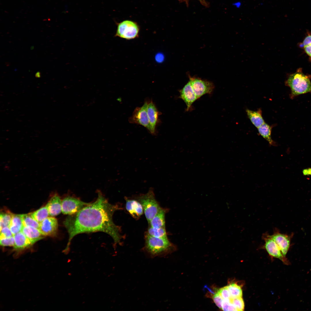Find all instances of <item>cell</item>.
<instances>
[{
  "mask_svg": "<svg viewBox=\"0 0 311 311\" xmlns=\"http://www.w3.org/2000/svg\"><path fill=\"white\" fill-rule=\"evenodd\" d=\"M121 209L117 204L109 203L101 192L98 191L95 201L90 203L77 213L69 215L64 221L63 224L69 236L64 253H69L73 238L82 233L104 232L111 237L115 245L120 244L123 238L121 228L113 222V215L115 212Z\"/></svg>",
  "mask_w": 311,
  "mask_h": 311,
  "instance_id": "cell-1",
  "label": "cell"
},
{
  "mask_svg": "<svg viewBox=\"0 0 311 311\" xmlns=\"http://www.w3.org/2000/svg\"><path fill=\"white\" fill-rule=\"evenodd\" d=\"M143 250L150 257H164L175 250V245L168 238L155 237L146 233Z\"/></svg>",
  "mask_w": 311,
  "mask_h": 311,
  "instance_id": "cell-2",
  "label": "cell"
},
{
  "mask_svg": "<svg viewBox=\"0 0 311 311\" xmlns=\"http://www.w3.org/2000/svg\"><path fill=\"white\" fill-rule=\"evenodd\" d=\"M291 91L290 98L311 92V82L308 76L299 72L291 75L285 82Z\"/></svg>",
  "mask_w": 311,
  "mask_h": 311,
  "instance_id": "cell-3",
  "label": "cell"
},
{
  "mask_svg": "<svg viewBox=\"0 0 311 311\" xmlns=\"http://www.w3.org/2000/svg\"><path fill=\"white\" fill-rule=\"evenodd\" d=\"M134 198L141 204L148 223L162 208L156 199L152 187H150L147 193L135 196Z\"/></svg>",
  "mask_w": 311,
  "mask_h": 311,
  "instance_id": "cell-4",
  "label": "cell"
},
{
  "mask_svg": "<svg viewBox=\"0 0 311 311\" xmlns=\"http://www.w3.org/2000/svg\"><path fill=\"white\" fill-rule=\"evenodd\" d=\"M115 36L127 40L134 39L139 37V29L136 23L126 20L117 24Z\"/></svg>",
  "mask_w": 311,
  "mask_h": 311,
  "instance_id": "cell-5",
  "label": "cell"
},
{
  "mask_svg": "<svg viewBox=\"0 0 311 311\" xmlns=\"http://www.w3.org/2000/svg\"><path fill=\"white\" fill-rule=\"evenodd\" d=\"M90 203L84 202L78 198L68 196L62 201V212L64 214L73 215Z\"/></svg>",
  "mask_w": 311,
  "mask_h": 311,
  "instance_id": "cell-6",
  "label": "cell"
},
{
  "mask_svg": "<svg viewBox=\"0 0 311 311\" xmlns=\"http://www.w3.org/2000/svg\"><path fill=\"white\" fill-rule=\"evenodd\" d=\"M189 79L198 99L204 95L211 94L214 88L213 84L209 81L190 76Z\"/></svg>",
  "mask_w": 311,
  "mask_h": 311,
  "instance_id": "cell-7",
  "label": "cell"
},
{
  "mask_svg": "<svg viewBox=\"0 0 311 311\" xmlns=\"http://www.w3.org/2000/svg\"><path fill=\"white\" fill-rule=\"evenodd\" d=\"M149 102H145L141 107L134 109L132 116L129 118V122L141 125L146 128L150 132L151 129L147 113Z\"/></svg>",
  "mask_w": 311,
  "mask_h": 311,
  "instance_id": "cell-8",
  "label": "cell"
},
{
  "mask_svg": "<svg viewBox=\"0 0 311 311\" xmlns=\"http://www.w3.org/2000/svg\"><path fill=\"white\" fill-rule=\"evenodd\" d=\"M58 228L57 219L54 217H48L39 223L38 230L44 236H53L56 234Z\"/></svg>",
  "mask_w": 311,
  "mask_h": 311,
  "instance_id": "cell-9",
  "label": "cell"
},
{
  "mask_svg": "<svg viewBox=\"0 0 311 311\" xmlns=\"http://www.w3.org/2000/svg\"><path fill=\"white\" fill-rule=\"evenodd\" d=\"M263 238L265 241L264 247L269 254L284 262V256L277 244L270 235L265 234L263 236Z\"/></svg>",
  "mask_w": 311,
  "mask_h": 311,
  "instance_id": "cell-10",
  "label": "cell"
},
{
  "mask_svg": "<svg viewBox=\"0 0 311 311\" xmlns=\"http://www.w3.org/2000/svg\"><path fill=\"white\" fill-rule=\"evenodd\" d=\"M179 98L182 99L186 106V111L190 109L193 103L198 99L192 89L189 81L179 91Z\"/></svg>",
  "mask_w": 311,
  "mask_h": 311,
  "instance_id": "cell-11",
  "label": "cell"
},
{
  "mask_svg": "<svg viewBox=\"0 0 311 311\" xmlns=\"http://www.w3.org/2000/svg\"><path fill=\"white\" fill-rule=\"evenodd\" d=\"M270 236L275 242L284 257L287 254L290 244V237L282 234L277 230L275 231Z\"/></svg>",
  "mask_w": 311,
  "mask_h": 311,
  "instance_id": "cell-12",
  "label": "cell"
},
{
  "mask_svg": "<svg viewBox=\"0 0 311 311\" xmlns=\"http://www.w3.org/2000/svg\"><path fill=\"white\" fill-rule=\"evenodd\" d=\"M126 201V208L134 219H139L144 212L143 206L137 200L125 198Z\"/></svg>",
  "mask_w": 311,
  "mask_h": 311,
  "instance_id": "cell-13",
  "label": "cell"
},
{
  "mask_svg": "<svg viewBox=\"0 0 311 311\" xmlns=\"http://www.w3.org/2000/svg\"><path fill=\"white\" fill-rule=\"evenodd\" d=\"M147 113L151 129L150 133L153 135H155L156 127L159 121V112L152 100L149 102Z\"/></svg>",
  "mask_w": 311,
  "mask_h": 311,
  "instance_id": "cell-14",
  "label": "cell"
},
{
  "mask_svg": "<svg viewBox=\"0 0 311 311\" xmlns=\"http://www.w3.org/2000/svg\"><path fill=\"white\" fill-rule=\"evenodd\" d=\"M15 244L14 249L18 252L28 248L34 243L26 237L21 232H20L14 235Z\"/></svg>",
  "mask_w": 311,
  "mask_h": 311,
  "instance_id": "cell-15",
  "label": "cell"
},
{
  "mask_svg": "<svg viewBox=\"0 0 311 311\" xmlns=\"http://www.w3.org/2000/svg\"><path fill=\"white\" fill-rule=\"evenodd\" d=\"M62 202L60 196L55 193L46 204L49 214L51 216H56L62 211Z\"/></svg>",
  "mask_w": 311,
  "mask_h": 311,
  "instance_id": "cell-16",
  "label": "cell"
},
{
  "mask_svg": "<svg viewBox=\"0 0 311 311\" xmlns=\"http://www.w3.org/2000/svg\"><path fill=\"white\" fill-rule=\"evenodd\" d=\"M245 111L248 118L252 123L257 128L265 123L262 116V111L261 109L259 108L257 111H253L246 109Z\"/></svg>",
  "mask_w": 311,
  "mask_h": 311,
  "instance_id": "cell-17",
  "label": "cell"
},
{
  "mask_svg": "<svg viewBox=\"0 0 311 311\" xmlns=\"http://www.w3.org/2000/svg\"><path fill=\"white\" fill-rule=\"evenodd\" d=\"M21 231L34 243L44 237L38 229L31 226H23Z\"/></svg>",
  "mask_w": 311,
  "mask_h": 311,
  "instance_id": "cell-18",
  "label": "cell"
},
{
  "mask_svg": "<svg viewBox=\"0 0 311 311\" xmlns=\"http://www.w3.org/2000/svg\"><path fill=\"white\" fill-rule=\"evenodd\" d=\"M166 210L162 208L148 223L149 226L154 227H165V215Z\"/></svg>",
  "mask_w": 311,
  "mask_h": 311,
  "instance_id": "cell-19",
  "label": "cell"
},
{
  "mask_svg": "<svg viewBox=\"0 0 311 311\" xmlns=\"http://www.w3.org/2000/svg\"><path fill=\"white\" fill-rule=\"evenodd\" d=\"M272 126H270L265 122L258 128L259 133L267 141L270 145L275 146L276 143L272 139L271 134Z\"/></svg>",
  "mask_w": 311,
  "mask_h": 311,
  "instance_id": "cell-20",
  "label": "cell"
},
{
  "mask_svg": "<svg viewBox=\"0 0 311 311\" xmlns=\"http://www.w3.org/2000/svg\"><path fill=\"white\" fill-rule=\"evenodd\" d=\"M23 226L21 215L13 214L9 227L13 236L21 231Z\"/></svg>",
  "mask_w": 311,
  "mask_h": 311,
  "instance_id": "cell-21",
  "label": "cell"
},
{
  "mask_svg": "<svg viewBox=\"0 0 311 311\" xmlns=\"http://www.w3.org/2000/svg\"><path fill=\"white\" fill-rule=\"evenodd\" d=\"M30 214L39 223L48 217L49 215L46 205L30 213Z\"/></svg>",
  "mask_w": 311,
  "mask_h": 311,
  "instance_id": "cell-22",
  "label": "cell"
},
{
  "mask_svg": "<svg viewBox=\"0 0 311 311\" xmlns=\"http://www.w3.org/2000/svg\"><path fill=\"white\" fill-rule=\"evenodd\" d=\"M146 233L156 238H168L165 227H154L149 226Z\"/></svg>",
  "mask_w": 311,
  "mask_h": 311,
  "instance_id": "cell-23",
  "label": "cell"
},
{
  "mask_svg": "<svg viewBox=\"0 0 311 311\" xmlns=\"http://www.w3.org/2000/svg\"><path fill=\"white\" fill-rule=\"evenodd\" d=\"M23 226H31L38 229L39 223L31 216L30 213L21 215Z\"/></svg>",
  "mask_w": 311,
  "mask_h": 311,
  "instance_id": "cell-24",
  "label": "cell"
},
{
  "mask_svg": "<svg viewBox=\"0 0 311 311\" xmlns=\"http://www.w3.org/2000/svg\"><path fill=\"white\" fill-rule=\"evenodd\" d=\"M13 214L9 211L1 212L0 215V230L3 227H9Z\"/></svg>",
  "mask_w": 311,
  "mask_h": 311,
  "instance_id": "cell-25",
  "label": "cell"
},
{
  "mask_svg": "<svg viewBox=\"0 0 311 311\" xmlns=\"http://www.w3.org/2000/svg\"><path fill=\"white\" fill-rule=\"evenodd\" d=\"M232 298L242 297V290L241 287L237 283H232L227 286Z\"/></svg>",
  "mask_w": 311,
  "mask_h": 311,
  "instance_id": "cell-26",
  "label": "cell"
},
{
  "mask_svg": "<svg viewBox=\"0 0 311 311\" xmlns=\"http://www.w3.org/2000/svg\"><path fill=\"white\" fill-rule=\"evenodd\" d=\"M231 302L235 306L238 311H243L244 309V303L242 297L231 298Z\"/></svg>",
  "mask_w": 311,
  "mask_h": 311,
  "instance_id": "cell-27",
  "label": "cell"
},
{
  "mask_svg": "<svg viewBox=\"0 0 311 311\" xmlns=\"http://www.w3.org/2000/svg\"><path fill=\"white\" fill-rule=\"evenodd\" d=\"M216 292L221 297L223 300L230 299L232 298L227 286L219 289Z\"/></svg>",
  "mask_w": 311,
  "mask_h": 311,
  "instance_id": "cell-28",
  "label": "cell"
},
{
  "mask_svg": "<svg viewBox=\"0 0 311 311\" xmlns=\"http://www.w3.org/2000/svg\"><path fill=\"white\" fill-rule=\"evenodd\" d=\"M221 309L224 311H237L236 308L231 302L230 299L223 300Z\"/></svg>",
  "mask_w": 311,
  "mask_h": 311,
  "instance_id": "cell-29",
  "label": "cell"
},
{
  "mask_svg": "<svg viewBox=\"0 0 311 311\" xmlns=\"http://www.w3.org/2000/svg\"><path fill=\"white\" fill-rule=\"evenodd\" d=\"M0 244L3 246H13L15 244L14 236L10 237L0 239Z\"/></svg>",
  "mask_w": 311,
  "mask_h": 311,
  "instance_id": "cell-30",
  "label": "cell"
},
{
  "mask_svg": "<svg viewBox=\"0 0 311 311\" xmlns=\"http://www.w3.org/2000/svg\"><path fill=\"white\" fill-rule=\"evenodd\" d=\"M0 230V239L8 238L14 236L9 227H3Z\"/></svg>",
  "mask_w": 311,
  "mask_h": 311,
  "instance_id": "cell-31",
  "label": "cell"
},
{
  "mask_svg": "<svg viewBox=\"0 0 311 311\" xmlns=\"http://www.w3.org/2000/svg\"><path fill=\"white\" fill-rule=\"evenodd\" d=\"M212 299L217 306L221 309L223 299L217 292L214 294L212 296Z\"/></svg>",
  "mask_w": 311,
  "mask_h": 311,
  "instance_id": "cell-32",
  "label": "cell"
},
{
  "mask_svg": "<svg viewBox=\"0 0 311 311\" xmlns=\"http://www.w3.org/2000/svg\"><path fill=\"white\" fill-rule=\"evenodd\" d=\"M302 172L303 175L305 176H311V168H304L302 170Z\"/></svg>",
  "mask_w": 311,
  "mask_h": 311,
  "instance_id": "cell-33",
  "label": "cell"
},
{
  "mask_svg": "<svg viewBox=\"0 0 311 311\" xmlns=\"http://www.w3.org/2000/svg\"><path fill=\"white\" fill-rule=\"evenodd\" d=\"M304 46L309 45H311V35H309L306 37L303 42Z\"/></svg>",
  "mask_w": 311,
  "mask_h": 311,
  "instance_id": "cell-34",
  "label": "cell"
},
{
  "mask_svg": "<svg viewBox=\"0 0 311 311\" xmlns=\"http://www.w3.org/2000/svg\"><path fill=\"white\" fill-rule=\"evenodd\" d=\"M304 49L306 54L311 57V45L304 46Z\"/></svg>",
  "mask_w": 311,
  "mask_h": 311,
  "instance_id": "cell-35",
  "label": "cell"
},
{
  "mask_svg": "<svg viewBox=\"0 0 311 311\" xmlns=\"http://www.w3.org/2000/svg\"><path fill=\"white\" fill-rule=\"evenodd\" d=\"M155 58L156 61L159 62H161L163 60L164 57L163 55L159 53L156 55Z\"/></svg>",
  "mask_w": 311,
  "mask_h": 311,
  "instance_id": "cell-36",
  "label": "cell"
},
{
  "mask_svg": "<svg viewBox=\"0 0 311 311\" xmlns=\"http://www.w3.org/2000/svg\"><path fill=\"white\" fill-rule=\"evenodd\" d=\"M35 76L37 78L40 77V73L39 71L37 72L35 75Z\"/></svg>",
  "mask_w": 311,
  "mask_h": 311,
  "instance_id": "cell-37",
  "label": "cell"
},
{
  "mask_svg": "<svg viewBox=\"0 0 311 311\" xmlns=\"http://www.w3.org/2000/svg\"><path fill=\"white\" fill-rule=\"evenodd\" d=\"M198 0L200 1L202 3H205V2L204 1V0Z\"/></svg>",
  "mask_w": 311,
  "mask_h": 311,
  "instance_id": "cell-38",
  "label": "cell"
}]
</instances>
